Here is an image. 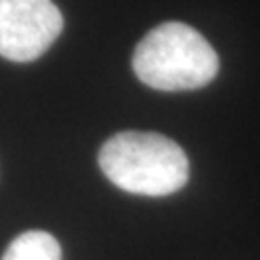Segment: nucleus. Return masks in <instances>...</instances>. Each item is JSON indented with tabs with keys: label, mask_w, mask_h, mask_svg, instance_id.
Listing matches in <instances>:
<instances>
[{
	"label": "nucleus",
	"mask_w": 260,
	"mask_h": 260,
	"mask_svg": "<svg viewBox=\"0 0 260 260\" xmlns=\"http://www.w3.org/2000/svg\"><path fill=\"white\" fill-rule=\"evenodd\" d=\"M99 166L114 185L133 195H172L189 179L183 149L176 141L147 131L116 133L99 152Z\"/></svg>",
	"instance_id": "nucleus-1"
},
{
	"label": "nucleus",
	"mask_w": 260,
	"mask_h": 260,
	"mask_svg": "<svg viewBox=\"0 0 260 260\" xmlns=\"http://www.w3.org/2000/svg\"><path fill=\"white\" fill-rule=\"evenodd\" d=\"M218 54L197 29L168 21L150 29L133 54V72L158 91H191L218 74Z\"/></svg>",
	"instance_id": "nucleus-2"
},
{
	"label": "nucleus",
	"mask_w": 260,
	"mask_h": 260,
	"mask_svg": "<svg viewBox=\"0 0 260 260\" xmlns=\"http://www.w3.org/2000/svg\"><path fill=\"white\" fill-rule=\"evenodd\" d=\"M64 18L52 0H0V56L33 62L60 37Z\"/></svg>",
	"instance_id": "nucleus-3"
},
{
	"label": "nucleus",
	"mask_w": 260,
	"mask_h": 260,
	"mask_svg": "<svg viewBox=\"0 0 260 260\" xmlns=\"http://www.w3.org/2000/svg\"><path fill=\"white\" fill-rule=\"evenodd\" d=\"M2 260H62V249L54 235L31 230L19 233L10 243Z\"/></svg>",
	"instance_id": "nucleus-4"
}]
</instances>
